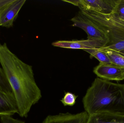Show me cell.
<instances>
[{
  "label": "cell",
  "instance_id": "6da1fadb",
  "mask_svg": "<svg viewBox=\"0 0 124 123\" xmlns=\"http://www.w3.org/2000/svg\"><path fill=\"white\" fill-rule=\"evenodd\" d=\"M0 64L13 90L18 114L27 117L32 107L42 97L32 67L12 52L6 43L0 42Z\"/></svg>",
  "mask_w": 124,
  "mask_h": 123
},
{
  "label": "cell",
  "instance_id": "7a4b0ae2",
  "mask_svg": "<svg viewBox=\"0 0 124 123\" xmlns=\"http://www.w3.org/2000/svg\"><path fill=\"white\" fill-rule=\"evenodd\" d=\"M82 102L89 116L102 113L124 115V84L96 78Z\"/></svg>",
  "mask_w": 124,
  "mask_h": 123
},
{
  "label": "cell",
  "instance_id": "3957f363",
  "mask_svg": "<svg viewBox=\"0 0 124 123\" xmlns=\"http://www.w3.org/2000/svg\"><path fill=\"white\" fill-rule=\"evenodd\" d=\"M80 11L105 35L108 42L105 47L124 40V20L111 14H104L93 11Z\"/></svg>",
  "mask_w": 124,
  "mask_h": 123
},
{
  "label": "cell",
  "instance_id": "277c9868",
  "mask_svg": "<svg viewBox=\"0 0 124 123\" xmlns=\"http://www.w3.org/2000/svg\"><path fill=\"white\" fill-rule=\"evenodd\" d=\"M118 0H65V2L78 6L80 11H93L111 14Z\"/></svg>",
  "mask_w": 124,
  "mask_h": 123
},
{
  "label": "cell",
  "instance_id": "5b68a950",
  "mask_svg": "<svg viewBox=\"0 0 124 123\" xmlns=\"http://www.w3.org/2000/svg\"><path fill=\"white\" fill-rule=\"evenodd\" d=\"M71 21L73 23V26L81 28L86 33L87 38L101 39L106 41L107 43L108 39L105 35L81 11H79L77 14L71 19Z\"/></svg>",
  "mask_w": 124,
  "mask_h": 123
},
{
  "label": "cell",
  "instance_id": "8992f818",
  "mask_svg": "<svg viewBox=\"0 0 124 123\" xmlns=\"http://www.w3.org/2000/svg\"><path fill=\"white\" fill-rule=\"evenodd\" d=\"M107 44L105 40L96 38H87L86 40H58L52 45L54 47L72 49H88L103 47Z\"/></svg>",
  "mask_w": 124,
  "mask_h": 123
},
{
  "label": "cell",
  "instance_id": "52a82bcc",
  "mask_svg": "<svg viewBox=\"0 0 124 123\" xmlns=\"http://www.w3.org/2000/svg\"><path fill=\"white\" fill-rule=\"evenodd\" d=\"M93 71L98 77L107 81H120L124 79V67L112 63H100L94 68Z\"/></svg>",
  "mask_w": 124,
  "mask_h": 123
},
{
  "label": "cell",
  "instance_id": "ba28073f",
  "mask_svg": "<svg viewBox=\"0 0 124 123\" xmlns=\"http://www.w3.org/2000/svg\"><path fill=\"white\" fill-rule=\"evenodd\" d=\"M26 1V0H14L1 15V26L7 28L13 26L19 12Z\"/></svg>",
  "mask_w": 124,
  "mask_h": 123
},
{
  "label": "cell",
  "instance_id": "9c48e42d",
  "mask_svg": "<svg viewBox=\"0 0 124 123\" xmlns=\"http://www.w3.org/2000/svg\"><path fill=\"white\" fill-rule=\"evenodd\" d=\"M17 105L14 95L0 92V116H12L18 114Z\"/></svg>",
  "mask_w": 124,
  "mask_h": 123
},
{
  "label": "cell",
  "instance_id": "30bf717a",
  "mask_svg": "<svg viewBox=\"0 0 124 123\" xmlns=\"http://www.w3.org/2000/svg\"><path fill=\"white\" fill-rule=\"evenodd\" d=\"M124 115L108 113H95L89 116L86 123H123Z\"/></svg>",
  "mask_w": 124,
  "mask_h": 123
},
{
  "label": "cell",
  "instance_id": "8fae6325",
  "mask_svg": "<svg viewBox=\"0 0 124 123\" xmlns=\"http://www.w3.org/2000/svg\"><path fill=\"white\" fill-rule=\"evenodd\" d=\"M85 51L90 54V58H94L97 59L101 64L111 63L108 55L103 51L98 50L97 48L85 50Z\"/></svg>",
  "mask_w": 124,
  "mask_h": 123
},
{
  "label": "cell",
  "instance_id": "7c38bea8",
  "mask_svg": "<svg viewBox=\"0 0 124 123\" xmlns=\"http://www.w3.org/2000/svg\"><path fill=\"white\" fill-rule=\"evenodd\" d=\"M0 92L7 94L14 95L11 87L7 78L6 76L0 66Z\"/></svg>",
  "mask_w": 124,
  "mask_h": 123
},
{
  "label": "cell",
  "instance_id": "4fadbf2b",
  "mask_svg": "<svg viewBox=\"0 0 124 123\" xmlns=\"http://www.w3.org/2000/svg\"><path fill=\"white\" fill-rule=\"evenodd\" d=\"M108 55L112 63L124 67V56L118 52L112 50L104 51Z\"/></svg>",
  "mask_w": 124,
  "mask_h": 123
},
{
  "label": "cell",
  "instance_id": "5bb4252c",
  "mask_svg": "<svg viewBox=\"0 0 124 123\" xmlns=\"http://www.w3.org/2000/svg\"><path fill=\"white\" fill-rule=\"evenodd\" d=\"M78 96L70 92H65L63 97L60 100L65 106H72L75 104Z\"/></svg>",
  "mask_w": 124,
  "mask_h": 123
},
{
  "label": "cell",
  "instance_id": "9a60e30c",
  "mask_svg": "<svg viewBox=\"0 0 124 123\" xmlns=\"http://www.w3.org/2000/svg\"><path fill=\"white\" fill-rule=\"evenodd\" d=\"M111 14L124 20V0H118Z\"/></svg>",
  "mask_w": 124,
  "mask_h": 123
},
{
  "label": "cell",
  "instance_id": "2e32d148",
  "mask_svg": "<svg viewBox=\"0 0 124 123\" xmlns=\"http://www.w3.org/2000/svg\"><path fill=\"white\" fill-rule=\"evenodd\" d=\"M97 49L99 50L102 51L112 50L117 52H119L123 51H124V40L119 41L113 45L107 47L99 48H97Z\"/></svg>",
  "mask_w": 124,
  "mask_h": 123
},
{
  "label": "cell",
  "instance_id": "e0dca14e",
  "mask_svg": "<svg viewBox=\"0 0 124 123\" xmlns=\"http://www.w3.org/2000/svg\"><path fill=\"white\" fill-rule=\"evenodd\" d=\"M0 120L1 123H25L23 121L15 119L12 116L7 115L0 116Z\"/></svg>",
  "mask_w": 124,
  "mask_h": 123
},
{
  "label": "cell",
  "instance_id": "ac0fdd59",
  "mask_svg": "<svg viewBox=\"0 0 124 123\" xmlns=\"http://www.w3.org/2000/svg\"><path fill=\"white\" fill-rule=\"evenodd\" d=\"M13 1L14 0H0V26L1 18L3 12Z\"/></svg>",
  "mask_w": 124,
  "mask_h": 123
},
{
  "label": "cell",
  "instance_id": "d6986e66",
  "mask_svg": "<svg viewBox=\"0 0 124 123\" xmlns=\"http://www.w3.org/2000/svg\"><path fill=\"white\" fill-rule=\"evenodd\" d=\"M119 53L121 54V55H123V56H124V51H121V52H118Z\"/></svg>",
  "mask_w": 124,
  "mask_h": 123
},
{
  "label": "cell",
  "instance_id": "ffe728a7",
  "mask_svg": "<svg viewBox=\"0 0 124 123\" xmlns=\"http://www.w3.org/2000/svg\"></svg>",
  "mask_w": 124,
  "mask_h": 123
}]
</instances>
